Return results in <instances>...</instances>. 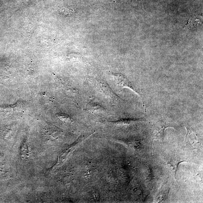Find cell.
I'll use <instances>...</instances> for the list:
<instances>
[{"label": "cell", "instance_id": "cell-1", "mask_svg": "<svg viewBox=\"0 0 203 203\" xmlns=\"http://www.w3.org/2000/svg\"><path fill=\"white\" fill-rule=\"evenodd\" d=\"M112 75L114 77L115 83L118 87L120 89L127 88L136 93L142 98V102L144 106V100L143 98V95L139 89L135 87L132 83L129 81L125 76L122 73H112Z\"/></svg>", "mask_w": 203, "mask_h": 203}, {"label": "cell", "instance_id": "cell-2", "mask_svg": "<svg viewBox=\"0 0 203 203\" xmlns=\"http://www.w3.org/2000/svg\"><path fill=\"white\" fill-rule=\"evenodd\" d=\"M172 127L166 122L162 121L156 122L154 124L153 130V139L158 140L163 142L164 137V131L166 128Z\"/></svg>", "mask_w": 203, "mask_h": 203}, {"label": "cell", "instance_id": "cell-3", "mask_svg": "<svg viewBox=\"0 0 203 203\" xmlns=\"http://www.w3.org/2000/svg\"><path fill=\"white\" fill-rule=\"evenodd\" d=\"M87 108L89 109V110L94 111V110H100L101 109L102 107L100 106L95 104V103H90L88 104Z\"/></svg>", "mask_w": 203, "mask_h": 203}, {"label": "cell", "instance_id": "cell-4", "mask_svg": "<svg viewBox=\"0 0 203 203\" xmlns=\"http://www.w3.org/2000/svg\"><path fill=\"white\" fill-rule=\"evenodd\" d=\"M58 117L61 120L66 122H70L72 121V119L69 116L66 115L58 114Z\"/></svg>", "mask_w": 203, "mask_h": 203}]
</instances>
